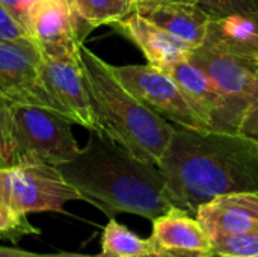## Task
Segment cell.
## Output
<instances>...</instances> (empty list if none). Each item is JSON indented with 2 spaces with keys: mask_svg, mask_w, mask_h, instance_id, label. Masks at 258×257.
<instances>
[{
  "mask_svg": "<svg viewBox=\"0 0 258 257\" xmlns=\"http://www.w3.org/2000/svg\"><path fill=\"white\" fill-rule=\"evenodd\" d=\"M101 253L112 257H154L151 239H144L110 218L101 236Z\"/></svg>",
  "mask_w": 258,
  "mask_h": 257,
  "instance_id": "cell-17",
  "label": "cell"
},
{
  "mask_svg": "<svg viewBox=\"0 0 258 257\" xmlns=\"http://www.w3.org/2000/svg\"><path fill=\"white\" fill-rule=\"evenodd\" d=\"M11 105L12 103L0 97V168H11L24 164L15 139Z\"/></svg>",
  "mask_w": 258,
  "mask_h": 257,
  "instance_id": "cell-19",
  "label": "cell"
},
{
  "mask_svg": "<svg viewBox=\"0 0 258 257\" xmlns=\"http://www.w3.org/2000/svg\"><path fill=\"white\" fill-rule=\"evenodd\" d=\"M195 218L210 241L255 230L258 229V192L219 195L200 206Z\"/></svg>",
  "mask_w": 258,
  "mask_h": 257,
  "instance_id": "cell-13",
  "label": "cell"
},
{
  "mask_svg": "<svg viewBox=\"0 0 258 257\" xmlns=\"http://www.w3.org/2000/svg\"><path fill=\"white\" fill-rule=\"evenodd\" d=\"M41 48L33 38L0 41V97L12 105L47 108L63 117L41 77Z\"/></svg>",
  "mask_w": 258,
  "mask_h": 257,
  "instance_id": "cell-7",
  "label": "cell"
},
{
  "mask_svg": "<svg viewBox=\"0 0 258 257\" xmlns=\"http://www.w3.org/2000/svg\"><path fill=\"white\" fill-rule=\"evenodd\" d=\"M157 167L172 204L192 217L219 195L258 192V142L242 133L174 124Z\"/></svg>",
  "mask_w": 258,
  "mask_h": 257,
  "instance_id": "cell-1",
  "label": "cell"
},
{
  "mask_svg": "<svg viewBox=\"0 0 258 257\" xmlns=\"http://www.w3.org/2000/svg\"><path fill=\"white\" fill-rule=\"evenodd\" d=\"M239 133L254 139L258 142V92L257 95L254 97L251 106L248 108L240 127H239Z\"/></svg>",
  "mask_w": 258,
  "mask_h": 257,
  "instance_id": "cell-26",
  "label": "cell"
},
{
  "mask_svg": "<svg viewBox=\"0 0 258 257\" xmlns=\"http://www.w3.org/2000/svg\"><path fill=\"white\" fill-rule=\"evenodd\" d=\"M76 200H82V195L63 179L57 167L23 164L0 168V201L21 215L65 214V204Z\"/></svg>",
  "mask_w": 258,
  "mask_h": 257,
  "instance_id": "cell-4",
  "label": "cell"
},
{
  "mask_svg": "<svg viewBox=\"0 0 258 257\" xmlns=\"http://www.w3.org/2000/svg\"><path fill=\"white\" fill-rule=\"evenodd\" d=\"M30 36L42 52L77 50L91 29L68 0H36L30 14Z\"/></svg>",
  "mask_w": 258,
  "mask_h": 257,
  "instance_id": "cell-10",
  "label": "cell"
},
{
  "mask_svg": "<svg viewBox=\"0 0 258 257\" xmlns=\"http://www.w3.org/2000/svg\"><path fill=\"white\" fill-rule=\"evenodd\" d=\"M77 53L98 132L139 159L159 165L171 142L174 124L136 98L116 79L112 65L89 50L85 42L79 45Z\"/></svg>",
  "mask_w": 258,
  "mask_h": 257,
  "instance_id": "cell-3",
  "label": "cell"
},
{
  "mask_svg": "<svg viewBox=\"0 0 258 257\" xmlns=\"http://www.w3.org/2000/svg\"><path fill=\"white\" fill-rule=\"evenodd\" d=\"M189 59L197 64L224 95L237 124L240 123L258 92V64L228 53L216 52L207 45L190 50Z\"/></svg>",
  "mask_w": 258,
  "mask_h": 257,
  "instance_id": "cell-9",
  "label": "cell"
},
{
  "mask_svg": "<svg viewBox=\"0 0 258 257\" xmlns=\"http://www.w3.org/2000/svg\"><path fill=\"white\" fill-rule=\"evenodd\" d=\"M203 45L258 64V11L212 15Z\"/></svg>",
  "mask_w": 258,
  "mask_h": 257,
  "instance_id": "cell-16",
  "label": "cell"
},
{
  "mask_svg": "<svg viewBox=\"0 0 258 257\" xmlns=\"http://www.w3.org/2000/svg\"><path fill=\"white\" fill-rule=\"evenodd\" d=\"M172 2L195 3V5L204 8L213 17L258 11V0H172Z\"/></svg>",
  "mask_w": 258,
  "mask_h": 257,
  "instance_id": "cell-22",
  "label": "cell"
},
{
  "mask_svg": "<svg viewBox=\"0 0 258 257\" xmlns=\"http://www.w3.org/2000/svg\"><path fill=\"white\" fill-rule=\"evenodd\" d=\"M76 15L92 30L113 24L135 11L133 0H68Z\"/></svg>",
  "mask_w": 258,
  "mask_h": 257,
  "instance_id": "cell-18",
  "label": "cell"
},
{
  "mask_svg": "<svg viewBox=\"0 0 258 257\" xmlns=\"http://www.w3.org/2000/svg\"><path fill=\"white\" fill-rule=\"evenodd\" d=\"M11 111L15 139L24 164L57 167L76 158L80 147L65 117L32 105H11Z\"/></svg>",
  "mask_w": 258,
  "mask_h": 257,
  "instance_id": "cell-5",
  "label": "cell"
},
{
  "mask_svg": "<svg viewBox=\"0 0 258 257\" xmlns=\"http://www.w3.org/2000/svg\"><path fill=\"white\" fill-rule=\"evenodd\" d=\"M138 14L181 41L190 50L201 47L207 36L212 14L189 2H162L135 9Z\"/></svg>",
  "mask_w": 258,
  "mask_h": 257,
  "instance_id": "cell-15",
  "label": "cell"
},
{
  "mask_svg": "<svg viewBox=\"0 0 258 257\" xmlns=\"http://www.w3.org/2000/svg\"><path fill=\"white\" fill-rule=\"evenodd\" d=\"M213 257H222V256H218V254H215V256H213Z\"/></svg>",
  "mask_w": 258,
  "mask_h": 257,
  "instance_id": "cell-28",
  "label": "cell"
},
{
  "mask_svg": "<svg viewBox=\"0 0 258 257\" xmlns=\"http://www.w3.org/2000/svg\"><path fill=\"white\" fill-rule=\"evenodd\" d=\"M154 257H213V244L195 217L171 208L153 221Z\"/></svg>",
  "mask_w": 258,
  "mask_h": 257,
  "instance_id": "cell-12",
  "label": "cell"
},
{
  "mask_svg": "<svg viewBox=\"0 0 258 257\" xmlns=\"http://www.w3.org/2000/svg\"><path fill=\"white\" fill-rule=\"evenodd\" d=\"M21 38H32L30 33L18 24L0 5V41L8 39H21Z\"/></svg>",
  "mask_w": 258,
  "mask_h": 257,
  "instance_id": "cell-24",
  "label": "cell"
},
{
  "mask_svg": "<svg viewBox=\"0 0 258 257\" xmlns=\"http://www.w3.org/2000/svg\"><path fill=\"white\" fill-rule=\"evenodd\" d=\"M39 70L47 91L60 106L63 117L71 124H79L88 130H98L77 50H41Z\"/></svg>",
  "mask_w": 258,
  "mask_h": 257,
  "instance_id": "cell-8",
  "label": "cell"
},
{
  "mask_svg": "<svg viewBox=\"0 0 258 257\" xmlns=\"http://www.w3.org/2000/svg\"><path fill=\"white\" fill-rule=\"evenodd\" d=\"M116 79L147 108L177 126L212 130V127L194 111L172 76L154 65L113 67Z\"/></svg>",
  "mask_w": 258,
  "mask_h": 257,
  "instance_id": "cell-6",
  "label": "cell"
},
{
  "mask_svg": "<svg viewBox=\"0 0 258 257\" xmlns=\"http://www.w3.org/2000/svg\"><path fill=\"white\" fill-rule=\"evenodd\" d=\"M0 257H112L101 253V254H77V253H35L21 248L12 247H2L0 245Z\"/></svg>",
  "mask_w": 258,
  "mask_h": 257,
  "instance_id": "cell-25",
  "label": "cell"
},
{
  "mask_svg": "<svg viewBox=\"0 0 258 257\" xmlns=\"http://www.w3.org/2000/svg\"><path fill=\"white\" fill-rule=\"evenodd\" d=\"M110 26L118 33L130 39L144 53L150 65L166 70L189 58L190 48L187 45L162 30L136 11Z\"/></svg>",
  "mask_w": 258,
  "mask_h": 257,
  "instance_id": "cell-14",
  "label": "cell"
},
{
  "mask_svg": "<svg viewBox=\"0 0 258 257\" xmlns=\"http://www.w3.org/2000/svg\"><path fill=\"white\" fill-rule=\"evenodd\" d=\"M63 179L109 218L132 214L150 221L174 208L163 174L98 130L76 158L57 165Z\"/></svg>",
  "mask_w": 258,
  "mask_h": 257,
  "instance_id": "cell-2",
  "label": "cell"
},
{
  "mask_svg": "<svg viewBox=\"0 0 258 257\" xmlns=\"http://www.w3.org/2000/svg\"><path fill=\"white\" fill-rule=\"evenodd\" d=\"M41 232L30 226L27 215H21L0 201V236L18 242L24 235H39Z\"/></svg>",
  "mask_w": 258,
  "mask_h": 257,
  "instance_id": "cell-21",
  "label": "cell"
},
{
  "mask_svg": "<svg viewBox=\"0 0 258 257\" xmlns=\"http://www.w3.org/2000/svg\"><path fill=\"white\" fill-rule=\"evenodd\" d=\"M35 2L36 0H0V5L6 9V12L18 24H21L29 32V29H30V14H32Z\"/></svg>",
  "mask_w": 258,
  "mask_h": 257,
  "instance_id": "cell-23",
  "label": "cell"
},
{
  "mask_svg": "<svg viewBox=\"0 0 258 257\" xmlns=\"http://www.w3.org/2000/svg\"><path fill=\"white\" fill-rule=\"evenodd\" d=\"M162 2H169V0H133V6L135 9L139 6H148V5H154V3H162Z\"/></svg>",
  "mask_w": 258,
  "mask_h": 257,
  "instance_id": "cell-27",
  "label": "cell"
},
{
  "mask_svg": "<svg viewBox=\"0 0 258 257\" xmlns=\"http://www.w3.org/2000/svg\"><path fill=\"white\" fill-rule=\"evenodd\" d=\"M165 71L172 76L189 105L212 127V130L239 133L237 124L224 95L204 70L187 58Z\"/></svg>",
  "mask_w": 258,
  "mask_h": 257,
  "instance_id": "cell-11",
  "label": "cell"
},
{
  "mask_svg": "<svg viewBox=\"0 0 258 257\" xmlns=\"http://www.w3.org/2000/svg\"><path fill=\"white\" fill-rule=\"evenodd\" d=\"M213 250L222 257H258V229L212 241Z\"/></svg>",
  "mask_w": 258,
  "mask_h": 257,
  "instance_id": "cell-20",
  "label": "cell"
}]
</instances>
